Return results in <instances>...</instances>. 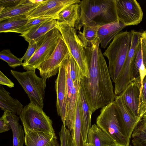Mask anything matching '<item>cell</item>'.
Instances as JSON below:
<instances>
[{
    "instance_id": "obj_1",
    "label": "cell",
    "mask_w": 146,
    "mask_h": 146,
    "mask_svg": "<svg viewBox=\"0 0 146 146\" xmlns=\"http://www.w3.org/2000/svg\"><path fill=\"white\" fill-rule=\"evenodd\" d=\"M100 44L98 39L91 46L85 48L89 76H83L80 81L93 113L113 102L115 97L108 67Z\"/></svg>"
},
{
    "instance_id": "obj_2",
    "label": "cell",
    "mask_w": 146,
    "mask_h": 146,
    "mask_svg": "<svg viewBox=\"0 0 146 146\" xmlns=\"http://www.w3.org/2000/svg\"><path fill=\"white\" fill-rule=\"evenodd\" d=\"M116 0H83L80 19L75 29L80 30L84 25L93 22L100 26L119 21L116 8Z\"/></svg>"
},
{
    "instance_id": "obj_3",
    "label": "cell",
    "mask_w": 146,
    "mask_h": 146,
    "mask_svg": "<svg viewBox=\"0 0 146 146\" xmlns=\"http://www.w3.org/2000/svg\"><path fill=\"white\" fill-rule=\"evenodd\" d=\"M131 31L120 32L113 38L103 53L109 62L108 69L110 77L115 83L119 78L125 64L131 48Z\"/></svg>"
},
{
    "instance_id": "obj_4",
    "label": "cell",
    "mask_w": 146,
    "mask_h": 146,
    "mask_svg": "<svg viewBox=\"0 0 146 146\" xmlns=\"http://www.w3.org/2000/svg\"><path fill=\"white\" fill-rule=\"evenodd\" d=\"M96 124L114 141L116 146H129L130 140L121 127L114 101L102 108L96 118Z\"/></svg>"
},
{
    "instance_id": "obj_5",
    "label": "cell",
    "mask_w": 146,
    "mask_h": 146,
    "mask_svg": "<svg viewBox=\"0 0 146 146\" xmlns=\"http://www.w3.org/2000/svg\"><path fill=\"white\" fill-rule=\"evenodd\" d=\"M11 73L28 95L30 103L43 109L47 78L37 76L35 70L21 72L11 70Z\"/></svg>"
},
{
    "instance_id": "obj_6",
    "label": "cell",
    "mask_w": 146,
    "mask_h": 146,
    "mask_svg": "<svg viewBox=\"0 0 146 146\" xmlns=\"http://www.w3.org/2000/svg\"><path fill=\"white\" fill-rule=\"evenodd\" d=\"M60 33L70 53L77 64L83 77L88 78L85 48L79 38L76 30L66 24L58 22L56 26Z\"/></svg>"
},
{
    "instance_id": "obj_7",
    "label": "cell",
    "mask_w": 146,
    "mask_h": 146,
    "mask_svg": "<svg viewBox=\"0 0 146 146\" xmlns=\"http://www.w3.org/2000/svg\"><path fill=\"white\" fill-rule=\"evenodd\" d=\"M19 117L23 128L55 135L52 120L42 109L32 103L24 107Z\"/></svg>"
},
{
    "instance_id": "obj_8",
    "label": "cell",
    "mask_w": 146,
    "mask_h": 146,
    "mask_svg": "<svg viewBox=\"0 0 146 146\" xmlns=\"http://www.w3.org/2000/svg\"><path fill=\"white\" fill-rule=\"evenodd\" d=\"M62 35L56 27L47 33L43 36L35 52L26 64L22 66L27 71L35 70L47 60L54 51Z\"/></svg>"
},
{
    "instance_id": "obj_9",
    "label": "cell",
    "mask_w": 146,
    "mask_h": 146,
    "mask_svg": "<svg viewBox=\"0 0 146 146\" xmlns=\"http://www.w3.org/2000/svg\"><path fill=\"white\" fill-rule=\"evenodd\" d=\"M70 54L62 37L50 57L37 68L40 76L47 79L56 75L61 65L69 57Z\"/></svg>"
},
{
    "instance_id": "obj_10",
    "label": "cell",
    "mask_w": 146,
    "mask_h": 146,
    "mask_svg": "<svg viewBox=\"0 0 146 146\" xmlns=\"http://www.w3.org/2000/svg\"><path fill=\"white\" fill-rule=\"evenodd\" d=\"M116 8L119 22L125 26L137 25L141 21L143 12L136 0H116Z\"/></svg>"
},
{
    "instance_id": "obj_11",
    "label": "cell",
    "mask_w": 146,
    "mask_h": 146,
    "mask_svg": "<svg viewBox=\"0 0 146 146\" xmlns=\"http://www.w3.org/2000/svg\"><path fill=\"white\" fill-rule=\"evenodd\" d=\"M80 0H47L41 3L26 15L29 18L40 17L52 18L57 20L59 13L70 5L79 3Z\"/></svg>"
},
{
    "instance_id": "obj_12",
    "label": "cell",
    "mask_w": 146,
    "mask_h": 146,
    "mask_svg": "<svg viewBox=\"0 0 146 146\" xmlns=\"http://www.w3.org/2000/svg\"><path fill=\"white\" fill-rule=\"evenodd\" d=\"M66 74V119L65 126L70 129L73 121L78 92L81 86V81L73 82L71 78L68 66L67 59L64 61Z\"/></svg>"
},
{
    "instance_id": "obj_13",
    "label": "cell",
    "mask_w": 146,
    "mask_h": 146,
    "mask_svg": "<svg viewBox=\"0 0 146 146\" xmlns=\"http://www.w3.org/2000/svg\"><path fill=\"white\" fill-rule=\"evenodd\" d=\"M141 85L140 80L134 79L120 94L125 105L136 118L142 120L141 116Z\"/></svg>"
},
{
    "instance_id": "obj_14",
    "label": "cell",
    "mask_w": 146,
    "mask_h": 146,
    "mask_svg": "<svg viewBox=\"0 0 146 146\" xmlns=\"http://www.w3.org/2000/svg\"><path fill=\"white\" fill-rule=\"evenodd\" d=\"M64 61L60 66L55 81L56 94V108L58 115L65 125L66 119V74Z\"/></svg>"
},
{
    "instance_id": "obj_15",
    "label": "cell",
    "mask_w": 146,
    "mask_h": 146,
    "mask_svg": "<svg viewBox=\"0 0 146 146\" xmlns=\"http://www.w3.org/2000/svg\"><path fill=\"white\" fill-rule=\"evenodd\" d=\"M114 102L121 127L125 136L130 140L134 129L141 120L136 118L133 115L121 95L115 96Z\"/></svg>"
},
{
    "instance_id": "obj_16",
    "label": "cell",
    "mask_w": 146,
    "mask_h": 146,
    "mask_svg": "<svg viewBox=\"0 0 146 146\" xmlns=\"http://www.w3.org/2000/svg\"><path fill=\"white\" fill-rule=\"evenodd\" d=\"M132 74L133 79L140 81L141 90L146 75V46L142 37L137 47L132 62Z\"/></svg>"
},
{
    "instance_id": "obj_17",
    "label": "cell",
    "mask_w": 146,
    "mask_h": 146,
    "mask_svg": "<svg viewBox=\"0 0 146 146\" xmlns=\"http://www.w3.org/2000/svg\"><path fill=\"white\" fill-rule=\"evenodd\" d=\"M23 129L26 146H60L56 135Z\"/></svg>"
},
{
    "instance_id": "obj_18",
    "label": "cell",
    "mask_w": 146,
    "mask_h": 146,
    "mask_svg": "<svg viewBox=\"0 0 146 146\" xmlns=\"http://www.w3.org/2000/svg\"><path fill=\"white\" fill-rule=\"evenodd\" d=\"M20 117L8 111H4L0 119L8 125L12 131L13 146H23L25 134L22 126L19 123Z\"/></svg>"
},
{
    "instance_id": "obj_19",
    "label": "cell",
    "mask_w": 146,
    "mask_h": 146,
    "mask_svg": "<svg viewBox=\"0 0 146 146\" xmlns=\"http://www.w3.org/2000/svg\"><path fill=\"white\" fill-rule=\"evenodd\" d=\"M126 27L119 21L100 26L98 31V37L101 47L106 48L114 38Z\"/></svg>"
},
{
    "instance_id": "obj_20",
    "label": "cell",
    "mask_w": 146,
    "mask_h": 146,
    "mask_svg": "<svg viewBox=\"0 0 146 146\" xmlns=\"http://www.w3.org/2000/svg\"><path fill=\"white\" fill-rule=\"evenodd\" d=\"M69 131L71 133L70 146H85L82 131L80 101L78 96L75 108L73 121Z\"/></svg>"
},
{
    "instance_id": "obj_21",
    "label": "cell",
    "mask_w": 146,
    "mask_h": 146,
    "mask_svg": "<svg viewBox=\"0 0 146 146\" xmlns=\"http://www.w3.org/2000/svg\"><path fill=\"white\" fill-rule=\"evenodd\" d=\"M57 20L52 19L40 23L32 27L26 33L20 35L29 42L41 40L45 34L56 27Z\"/></svg>"
},
{
    "instance_id": "obj_22",
    "label": "cell",
    "mask_w": 146,
    "mask_h": 146,
    "mask_svg": "<svg viewBox=\"0 0 146 146\" xmlns=\"http://www.w3.org/2000/svg\"><path fill=\"white\" fill-rule=\"evenodd\" d=\"M86 143L93 146H116L114 141L96 124L89 129Z\"/></svg>"
},
{
    "instance_id": "obj_23",
    "label": "cell",
    "mask_w": 146,
    "mask_h": 146,
    "mask_svg": "<svg viewBox=\"0 0 146 146\" xmlns=\"http://www.w3.org/2000/svg\"><path fill=\"white\" fill-rule=\"evenodd\" d=\"M43 1L36 3L33 0H22L18 5L10 9L0 12V21L8 18L27 14L33 10Z\"/></svg>"
},
{
    "instance_id": "obj_24",
    "label": "cell",
    "mask_w": 146,
    "mask_h": 146,
    "mask_svg": "<svg viewBox=\"0 0 146 146\" xmlns=\"http://www.w3.org/2000/svg\"><path fill=\"white\" fill-rule=\"evenodd\" d=\"M78 96L80 104L83 136L84 142L86 143L88 131L91 126V116L93 113L81 86L78 90Z\"/></svg>"
},
{
    "instance_id": "obj_25",
    "label": "cell",
    "mask_w": 146,
    "mask_h": 146,
    "mask_svg": "<svg viewBox=\"0 0 146 146\" xmlns=\"http://www.w3.org/2000/svg\"><path fill=\"white\" fill-rule=\"evenodd\" d=\"M24 107L18 100L11 97L2 85L0 86V107L1 110L19 115Z\"/></svg>"
},
{
    "instance_id": "obj_26",
    "label": "cell",
    "mask_w": 146,
    "mask_h": 146,
    "mask_svg": "<svg viewBox=\"0 0 146 146\" xmlns=\"http://www.w3.org/2000/svg\"><path fill=\"white\" fill-rule=\"evenodd\" d=\"M80 14L81 8L79 3L73 4L64 9L59 13L57 21L75 28Z\"/></svg>"
},
{
    "instance_id": "obj_27",
    "label": "cell",
    "mask_w": 146,
    "mask_h": 146,
    "mask_svg": "<svg viewBox=\"0 0 146 146\" xmlns=\"http://www.w3.org/2000/svg\"><path fill=\"white\" fill-rule=\"evenodd\" d=\"M100 27L94 22H89L84 25L82 32L78 31V36L85 48L91 46L98 39V31Z\"/></svg>"
},
{
    "instance_id": "obj_28",
    "label": "cell",
    "mask_w": 146,
    "mask_h": 146,
    "mask_svg": "<svg viewBox=\"0 0 146 146\" xmlns=\"http://www.w3.org/2000/svg\"><path fill=\"white\" fill-rule=\"evenodd\" d=\"M29 18L25 15L10 17L0 21V32L8 33L25 25Z\"/></svg>"
},
{
    "instance_id": "obj_29",
    "label": "cell",
    "mask_w": 146,
    "mask_h": 146,
    "mask_svg": "<svg viewBox=\"0 0 146 146\" xmlns=\"http://www.w3.org/2000/svg\"><path fill=\"white\" fill-rule=\"evenodd\" d=\"M131 137L133 146H146V123L142 119L134 129Z\"/></svg>"
},
{
    "instance_id": "obj_30",
    "label": "cell",
    "mask_w": 146,
    "mask_h": 146,
    "mask_svg": "<svg viewBox=\"0 0 146 146\" xmlns=\"http://www.w3.org/2000/svg\"><path fill=\"white\" fill-rule=\"evenodd\" d=\"M0 58L7 62L11 67L15 68L23 66V62L21 58H19L13 54L9 49H4L0 52Z\"/></svg>"
},
{
    "instance_id": "obj_31",
    "label": "cell",
    "mask_w": 146,
    "mask_h": 146,
    "mask_svg": "<svg viewBox=\"0 0 146 146\" xmlns=\"http://www.w3.org/2000/svg\"><path fill=\"white\" fill-rule=\"evenodd\" d=\"M52 19H54L46 17L29 18L27 23L25 25L19 29L12 31L11 32L23 34L28 31L34 26Z\"/></svg>"
},
{
    "instance_id": "obj_32",
    "label": "cell",
    "mask_w": 146,
    "mask_h": 146,
    "mask_svg": "<svg viewBox=\"0 0 146 146\" xmlns=\"http://www.w3.org/2000/svg\"><path fill=\"white\" fill-rule=\"evenodd\" d=\"M42 39L40 40L31 41L28 42L29 46L27 50L23 57L21 58L22 60H24L23 64L27 62L33 56L40 45Z\"/></svg>"
},
{
    "instance_id": "obj_33",
    "label": "cell",
    "mask_w": 146,
    "mask_h": 146,
    "mask_svg": "<svg viewBox=\"0 0 146 146\" xmlns=\"http://www.w3.org/2000/svg\"><path fill=\"white\" fill-rule=\"evenodd\" d=\"M59 134L60 141V146H70V132L63 124L62 125Z\"/></svg>"
},
{
    "instance_id": "obj_34",
    "label": "cell",
    "mask_w": 146,
    "mask_h": 146,
    "mask_svg": "<svg viewBox=\"0 0 146 146\" xmlns=\"http://www.w3.org/2000/svg\"><path fill=\"white\" fill-rule=\"evenodd\" d=\"M22 0H0V12L11 8L19 4Z\"/></svg>"
},
{
    "instance_id": "obj_35",
    "label": "cell",
    "mask_w": 146,
    "mask_h": 146,
    "mask_svg": "<svg viewBox=\"0 0 146 146\" xmlns=\"http://www.w3.org/2000/svg\"><path fill=\"white\" fill-rule=\"evenodd\" d=\"M146 105V75L145 77L143 82V87L141 94V105L140 111L141 116L142 109Z\"/></svg>"
},
{
    "instance_id": "obj_36",
    "label": "cell",
    "mask_w": 146,
    "mask_h": 146,
    "mask_svg": "<svg viewBox=\"0 0 146 146\" xmlns=\"http://www.w3.org/2000/svg\"><path fill=\"white\" fill-rule=\"evenodd\" d=\"M0 84L5 85L11 88L14 86V83L3 73L0 71Z\"/></svg>"
},
{
    "instance_id": "obj_37",
    "label": "cell",
    "mask_w": 146,
    "mask_h": 146,
    "mask_svg": "<svg viewBox=\"0 0 146 146\" xmlns=\"http://www.w3.org/2000/svg\"><path fill=\"white\" fill-rule=\"evenodd\" d=\"M10 129L8 125L3 120L0 119V133L5 132Z\"/></svg>"
},
{
    "instance_id": "obj_38",
    "label": "cell",
    "mask_w": 146,
    "mask_h": 146,
    "mask_svg": "<svg viewBox=\"0 0 146 146\" xmlns=\"http://www.w3.org/2000/svg\"><path fill=\"white\" fill-rule=\"evenodd\" d=\"M142 40L146 46V31H143L142 33Z\"/></svg>"
},
{
    "instance_id": "obj_39",
    "label": "cell",
    "mask_w": 146,
    "mask_h": 146,
    "mask_svg": "<svg viewBox=\"0 0 146 146\" xmlns=\"http://www.w3.org/2000/svg\"><path fill=\"white\" fill-rule=\"evenodd\" d=\"M145 112H146V105L143 107L141 115L142 117L143 114Z\"/></svg>"
},
{
    "instance_id": "obj_40",
    "label": "cell",
    "mask_w": 146,
    "mask_h": 146,
    "mask_svg": "<svg viewBox=\"0 0 146 146\" xmlns=\"http://www.w3.org/2000/svg\"><path fill=\"white\" fill-rule=\"evenodd\" d=\"M142 119L143 121L146 123V112L143 114Z\"/></svg>"
},
{
    "instance_id": "obj_41",
    "label": "cell",
    "mask_w": 146,
    "mask_h": 146,
    "mask_svg": "<svg viewBox=\"0 0 146 146\" xmlns=\"http://www.w3.org/2000/svg\"><path fill=\"white\" fill-rule=\"evenodd\" d=\"M85 146H93V145L91 144L88 143H86Z\"/></svg>"
},
{
    "instance_id": "obj_42",
    "label": "cell",
    "mask_w": 146,
    "mask_h": 146,
    "mask_svg": "<svg viewBox=\"0 0 146 146\" xmlns=\"http://www.w3.org/2000/svg\"><path fill=\"white\" fill-rule=\"evenodd\" d=\"M129 146H132L131 145H129Z\"/></svg>"
}]
</instances>
